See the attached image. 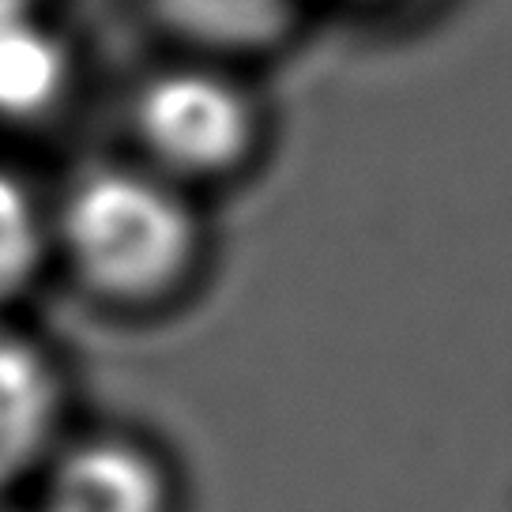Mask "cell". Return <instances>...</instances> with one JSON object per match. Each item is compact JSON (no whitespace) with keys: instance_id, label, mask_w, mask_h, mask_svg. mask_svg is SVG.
Returning a JSON list of instances; mask_svg holds the SVG:
<instances>
[{"instance_id":"1","label":"cell","mask_w":512,"mask_h":512,"mask_svg":"<svg viewBox=\"0 0 512 512\" xmlns=\"http://www.w3.org/2000/svg\"><path fill=\"white\" fill-rule=\"evenodd\" d=\"M64 245L95 290L151 298L185 272L196 226L166 185L128 170H98L64 204Z\"/></svg>"},{"instance_id":"2","label":"cell","mask_w":512,"mask_h":512,"mask_svg":"<svg viewBox=\"0 0 512 512\" xmlns=\"http://www.w3.org/2000/svg\"><path fill=\"white\" fill-rule=\"evenodd\" d=\"M147 147L189 174H215L249 144V110L230 83L204 72H174L147 83L136 110Z\"/></svg>"},{"instance_id":"3","label":"cell","mask_w":512,"mask_h":512,"mask_svg":"<svg viewBox=\"0 0 512 512\" xmlns=\"http://www.w3.org/2000/svg\"><path fill=\"white\" fill-rule=\"evenodd\" d=\"M42 512H166V482L140 448L98 441L57 467Z\"/></svg>"},{"instance_id":"4","label":"cell","mask_w":512,"mask_h":512,"mask_svg":"<svg viewBox=\"0 0 512 512\" xmlns=\"http://www.w3.org/2000/svg\"><path fill=\"white\" fill-rule=\"evenodd\" d=\"M57 418V377L42 354L0 332V486L46 448Z\"/></svg>"},{"instance_id":"5","label":"cell","mask_w":512,"mask_h":512,"mask_svg":"<svg viewBox=\"0 0 512 512\" xmlns=\"http://www.w3.org/2000/svg\"><path fill=\"white\" fill-rule=\"evenodd\" d=\"M64 53L31 12L0 16V113L31 117L61 95Z\"/></svg>"},{"instance_id":"6","label":"cell","mask_w":512,"mask_h":512,"mask_svg":"<svg viewBox=\"0 0 512 512\" xmlns=\"http://www.w3.org/2000/svg\"><path fill=\"white\" fill-rule=\"evenodd\" d=\"M42 253V226L27 189L0 170V298L34 275Z\"/></svg>"},{"instance_id":"7","label":"cell","mask_w":512,"mask_h":512,"mask_svg":"<svg viewBox=\"0 0 512 512\" xmlns=\"http://www.w3.org/2000/svg\"><path fill=\"white\" fill-rule=\"evenodd\" d=\"M189 31L211 38H256L279 23L287 0H166Z\"/></svg>"},{"instance_id":"8","label":"cell","mask_w":512,"mask_h":512,"mask_svg":"<svg viewBox=\"0 0 512 512\" xmlns=\"http://www.w3.org/2000/svg\"><path fill=\"white\" fill-rule=\"evenodd\" d=\"M12 12H31V0H0V16H12Z\"/></svg>"}]
</instances>
